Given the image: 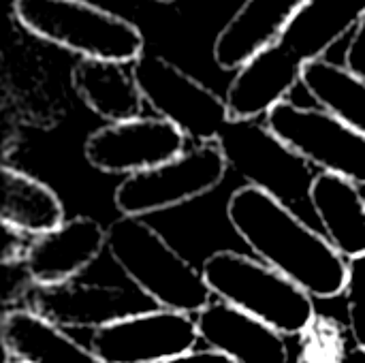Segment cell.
<instances>
[{
	"mask_svg": "<svg viewBox=\"0 0 365 363\" xmlns=\"http://www.w3.org/2000/svg\"><path fill=\"white\" fill-rule=\"evenodd\" d=\"M143 101L186 139L218 143L231 124L227 101L158 53H141L130 66Z\"/></svg>",
	"mask_w": 365,
	"mask_h": 363,
	"instance_id": "5b68a950",
	"label": "cell"
},
{
	"mask_svg": "<svg viewBox=\"0 0 365 363\" xmlns=\"http://www.w3.org/2000/svg\"><path fill=\"white\" fill-rule=\"evenodd\" d=\"M227 218L259 261L312 297L344 293L349 261L278 197L250 184L237 188L227 203Z\"/></svg>",
	"mask_w": 365,
	"mask_h": 363,
	"instance_id": "6da1fadb",
	"label": "cell"
},
{
	"mask_svg": "<svg viewBox=\"0 0 365 363\" xmlns=\"http://www.w3.org/2000/svg\"><path fill=\"white\" fill-rule=\"evenodd\" d=\"M229 163L218 143H201L154 169L126 175L113 203L122 216L143 218L212 193L227 178Z\"/></svg>",
	"mask_w": 365,
	"mask_h": 363,
	"instance_id": "8992f818",
	"label": "cell"
},
{
	"mask_svg": "<svg viewBox=\"0 0 365 363\" xmlns=\"http://www.w3.org/2000/svg\"><path fill=\"white\" fill-rule=\"evenodd\" d=\"M0 173L4 229L41 237L64 223V205L51 186L13 167H2Z\"/></svg>",
	"mask_w": 365,
	"mask_h": 363,
	"instance_id": "ffe728a7",
	"label": "cell"
},
{
	"mask_svg": "<svg viewBox=\"0 0 365 363\" xmlns=\"http://www.w3.org/2000/svg\"><path fill=\"white\" fill-rule=\"evenodd\" d=\"M158 2H175V0H158Z\"/></svg>",
	"mask_w": 365,
	"mask_h": 363,
	"instance_id": "4316f807",
	"label": "cell"
},
{
	"mask_svg": "<svg viewBox=\"0 0 365 363\" xmlns=\"http://www.w3.org/2000/svg\"><path fill=\"white\" fill-rule=\"evenodd\" d=\"M6 363H24V362H17V359H9Z\"/></svg>",
	"mask_w": 365,
	"mask_h": 363,
	"instance_id": "484cf974",
	"label": "cell"
},
{
	"mask_svg": "<svg viewBox=\"0 0 365 363\" xmlns=\"http://www.w3.org/2000/svg\"><path fill=\"white\" fill-rule=\"evenodd\" d=\"M344 66H349L355 75L365 79V15L357 24V28L353 30L351 43L344 56Z\"/></svg>",
	"mask_w": 365,
	"mask_h": 363,
	"instance_id": "603a6c76",
	"label": "cell"
},
{
	"mask_svg": "<svg viewBox=\"0 0 365 363\" xmlns=\"http://www.w3.org/2000/svg\"><path fill=\"white\" fill-rule=\"evenodd\" d=\"M103 248H107V229L90 216H75L36 237L24 252V265L34 287L60 285L88 270Z\"/></svg>",
	"mask_w": 365,
	"mask_h": 363,
	"instance_id": "8fae6325",
	"label": "cell"
},
{
	"mask_svg": "<svg viewBox=\"0 0 365 363\" xmlns=\"http://www.w3.org/2000/svg\"><path fill=\"white\" fill-rule=\"evenodd\" d=\"M13 13L34 36L81 58L133 64L143 53V32L133 21L88 0H13Z\"/></svg>",
	"mask_w": 365,
	"mask_h": 363,
	"instance_id": "277c9868",
	"label": "cell"
},
{
	"mask_svg": "<svg viewBox=\"0 0 365 363\" xmlns=\"http://www.w3.org/2000/svg\"><path fill=\"white\" fill-rule=\"evenodd\" d=\"M265 126L306 163L365 186V135L317 107L291 101L265 116Z\"/></svg>",
	"mask_w": 365,
	"mask_h": 363,
	"instance_id": "52a82bcc",
	"label": "cell"
},
{
	"mask_svg": "<svg viewBox=\"0 0 365 363\" xmlns=\"http://www.w3.org/2000/svg\"><path fill=\"white\" fill-rule=\"evenodd\" d=\"M160 306L141 289L68 280L34 287L30 310L60 329H101L122 319L158 310Z\"/></svg>",
	"mask_w": 365,
	"mask_h": 363,
	"instance_id": "ba28073f",
	"label": "cell"
},
{
	"mask_svg": "<svg viewBox=\"0 0 365 363\" xmlns=\"http://www.w3.org/2000/svg\"><path fill=\"white\" fill-rule=\"evenodd\" d=\"M2 344L9 359L24 363H105L64 329L28 308H13L2 319Z\"/></svg>",
	"mask_w": 365,
	"mask_h": 363,
	"instance_id": "ac0fdd59",
	"label": "cell"
},
{
	"mask_svg": "<svg viewBox=\"0 0 365 363\" xmlns=\"http://www.w3.org/2000/svg\"><path fill=\"white\" fill-rule=\"evenodd\" d=\"M107 250L124 276L160 308L199 315L212 304V289L188 259H184L143 218L120 216L107 227Z\"/></svg>",
	"mask_w": 365,
	"mask_h": 363,
	"instance_id": "7a4b0ae2",
	"label": "cell"
},
{
	"mask_svg": "<svg viewBox=\"0 0 365 363\" xmlns=\"http://www.w3.org/2000/svg\"><path fill=\"white\" fill-rule=\"evenodd\" d=\"M304 62L280 41L255 53L233 77L225 101L231 120H257L284 103L302 83Z\"/></svg>",
	"mask_w": 365,
	"mask_h": 363,
	"instance_id": "7c38bea8",
	"label": "cell"
},
{
	"mask_svg": "<svg viewBox=\"0 0 365 363\" xmlns=\"http://www.w3.org/2000/svg\"><path fill=\"white\" fill-rule=\"evenodd\" d=\"M186 135L163 118H135L96 128L83 143L86 160L109 175H133L184 154Z\"/></svg>",
	"mask_w": 365,
	"mask_h": 363,
	"instance_id": "9c48e42d",
	"label": "cell"
},
{
	"mask_svg": "<svg viewBox=\"0 0 365 363\" xmlns=\"http://www.w3.org/2000/svg\"><path fill=\"white\" fill-rule=\"evenodd\" d=\"M344 293H346L349 327L355 347L365 349V255L349 259V276H346Z\"/></svg>",
	"mask_w": 365,
	"mask_h": 363,
	"instance_id": "7402d4cb",
	"label": "cell"
},
{
	"mask_svg": "<svg viewBox=\"0 0 365 363\" xmlns=\"http://www.w3.org/2000/svg\"><path fill=\"white\" fill-rule=\"evenodd\" d=\"M158 363H235L233 359H229L227 355L222 353H216L212 349H203V351H190V353H184V355H178V357H171V359H165V362Z\"/></svg>",
	"mask_w": 365,
	"mask_h": 363,
	"instance_id": "cb8c5ba5",
	"label": "cell"
},
{
	"mask_svg": "<svg viewBox=\"0 0 365 363\" xmlns=\"http://www.w3.org/2000/svg\"><path fill=\"white\" fill-rule=\"evenodd\" d=\"M197 342V319L158 308L96 329L90 349L105 363H158L195 351Z\"/></svg>",
	"mask_w": 365,
	"mask_h": 363,
	"instance_id": "30bf717a",
	"label": "cell"
},
{
	"mask_svg": "<svg viewBox=\"0 0 365 363\" xmlns=\"http://www.w3.org/2000/svg\"><path fill=\"white\" fill-rule=\"evenodd\" d=\"M308 0H244L214 39V62L240 71L255 53L276 43Z\"/></svg>",
	"mask_w": 365,
	"mask_h": 363,
	"instance_id": "5bb4252c",
	"label": "cell"
},
{
	"mask_svg": "<svg viewBox=\"0 0 365 363\" xmlns=\"http://www.w3.org/2000/svg\"><path fill=\"white\" fill-rule=\"evenodd\" d=\"M218 145L229 167H237L250 180V186L272 193V178H276L274 197L280 195L278 190H284L291 165L304 163V158L278 141L265 124H257V120H231Z\"/></svg>",
	"mask_w": 365,
	"mask_h": 363,
	"instance_id": "9a60e30c",
	"label": "cell"
},
{
	"mask_svg": "<svg viewBox=\"0 0 365 363\" xmlns=\"http://www.w3.org/2000/svg\"><path fill=\"white\" fill-rule=\"evenodd\" d=\"M340 363H365V349L361 347L346 349L340 357Z\"/></svg>",
	"mask_w": 365,
	"mask_h": 363,
	"instance_id": "d4e9b609",
	"label": "cell"
},
{
	"mask_svg": "<svg viewBox=\"0 0 365 363\" xmlns=\"http://www.w3.org/2000/svg\"><path fill=\"white\" fill-rule=\"evenodd\" d=\"M308 201L329 244L346 261L365 255V197L355 182L321 171L312 180Z\"/></svg>",
	"mask_w": 365,
	"mask_h": 363,
	"instance_id": "2e32d148",
	"label": "cell"
},
{
	"mask_svg": "<svg viewBox=\"0 0 365 363\" xmlns=\"http://www.w3.org/2000/svg\"><path fill=\"white\" fill-rule=\"evenodd\" d=\"M71 81L77 96L109 124L141 118L145 101L126 64L81 58L73 66Z\"/></svg>",
	"mask_w": 365,
	"mask_h": 363,
	"instance_id": "e0dca14e",
	"label": "cell"
},
{
	"mask_svg": "<svg viewBox=\"0 0 365 363\" xmlns=\"http://www.w3.org/2000/svg\"><path fill=\"white\" fill-rule=\"evenodd\" d=\"M364 15L365 0H308L278 41L306 64L323 58Z\"/></svg>",
	"mask_w": 365,
	"mask_h": 363,
	"instance_id": "d6986e66",
	"label": "cell"
},
{
	"mask_svg": "<svg viewBox=\"0 0 365 363\" xmlns=\"http://www.w3.org/2000/svg\"><path fill=\"white\" fill-rule=\"evenodd\" d=\"M302 86L340 122L365 135V79L349 66L329 62L325 58L304 64Z\"/></svg>",
	"mask_w": 365,
	"mask_h": 363,
	"instance_id": "44dd1931",
	"label": "cell"
},
{
	"mask_svg": "<svg viewBox=\"0 0 365 363\" xmlns=\"http://www.w3.org/2000/svg\"><path fill=\"white\" fill-rule=\"evenodd\" d=\"M201 272L220 302L244 310L282 336H299L314 323L312 295L259 259L218 250L205 259Z\"/></svg>",
	"mask_w": 365,
	"mask_h": 363,
	"instance_id": "3957f363",
	"label": "cell"
},
{
	"mask_svg": "<svg viewBox=\"0 0 365 363\" xmlns=\"http://www.w3.org/2000/svg\"><path fill=\"white\" fill-rule=\"evenodd\" d=\"M199 340L235 363H287L289 347L280 332L225 302L197 315Z\"/></svg>",
	"mask_w": 365,
	"mask_h": 363,
	"instance_id": "4fadbf2b",
	"label": "cell"
}]
</instances>
